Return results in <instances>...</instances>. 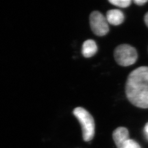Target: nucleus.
I'll list each match as a JSON object with an SVG mask.
<instances>
[{"label":"nucleus","instance_id":"f257e3e1","mask_svg":"<svg viewBox=\"0 0 148 148\" xmlns=\"http://www.w3.org/2000/svg\"><path fill=\"white\" fill-rule=\"evenodd\" d=\"M127 99L133 105L148 108V66H140L128 76L126 84Z\"/></svg>","mask_w":148,"mask_h":148},{"label":"nucleus","instance_id":"f03ea898","mask_svg":"<svg viewBox=\"0 0 148 148\" xmlns=\"http://www.w3.org/2000/svg\"><path fill=\"white\" fill-rule=\"evenodd\" d=\"M73 114L81 125L84 140H91L95 133V123L93 117L86 109L81 107L75 108Z\"/></svg>","mask_w":148,"mask_h":148},{"label":"nucleus","instance_id":"7ed1b4c3","mask_svg":"<svg viewBox=\"0 0 148 148\" xmlns=\"http://www.w3.org/2000/svg\"><path fill=\"white\" fill-rule=\"evenodd\" d=\"M114 58L117 63L123 66H128L135 63L138 58L137 52L132 46L123 44L116 48Z\"/></svg>","mask_w":148,"mask_h":148},{"label":"nucleus","instance_id":"20e7f679","mask_svg":"<svg viewBox=\"0 0 148 148\" xmlns=\"http://www.w3.org/2000/svg\"><path fill=\"white\" fill-rule=\"evenodd\" d=\"M90 27L96 35L103 36L108 33L109 30L108 22L101 12H93L90 15Z\"/></svg>","mask_w":148,"mask_h":148},{"label":"nucleus","instance_id":"39448f33","mask_svg":"<svg viewBox=\"0 0 148 148\" xmlns=\"http://www.w3.org/2000/svg\"><path fill=\"white\" fill-rule=\"evenodd\" d=\"M113 139L118 148H122L129 139V133L125 127H120L113 132Z\"/></svg>","mask_w":148,"mask_h":148},{"label":"nucleus","instance_id":"423d86ee","mask_svg":"<svg viewBox=\"0 0 148 148\" xmlns=\"http://www.w3.org/2000/svg\"><path fill=\"white\" fill-rule=\"evenodd\" d=\"M106 18L108 23L116 26L120 25L123 22L125 16L120 10H111L107 12Z\"/></svg>","mask_w":148,"mask_h":148},{"label":"nucleus","instance_id":"0eeeda50","mask_svg":"<svg viewBox=\"0 0 148 148\" xmlns=\"http://www.w3.org/2000/svg\"><path fill=\"white\" fill-rule=\"evenodd\" d=\"M97 44L93 40H88L85 41L82 46V52L86 58H90L93 56L97 52Z\"/></svg>","mask_w":148,"mask_h":148},{"label":"nucleus","instance_id":"6e6552de","mask_svg":"<svg viewBox=\"0 0 148 148\" xmlns=\"http://www.w3.org/2000/svg\"><path fill=\"white\" fill-rule=\"evenodd\" d=\"M109 2L112 5L120 8H126L130 5L131 3V1L130 0H110Z\"/></svg>","mask_w":148,"mask_h":148},{"label":"nucleus","instance_id":"1a4fd4ad","mask_svg":"<svg viewBox=\"0 0 148 148\" xmlns=\"http://www.w3.org/2000/svg\"><path fill=\"white\" fill-rule=\"evenodd\" d=\"M122 148H141L139 144L135 140L129 139L126 143L124 144Z\"/></svg>","mask_w":148,"mask_h":148},{"label":"nucleus","instance_id":"9d476101","mask_svg":"<svg viewBox=\"0 0 148 148\" xmlns=\"http://www.w3.org/2000/svg\"><path fill=\"white\" fill-rule=\"evenodd\" d=\"M148 0H134V2L138 5H142L148 2Z\"/></svg>","mask_w":148,"mask_h":148},{"label":"nucleus","instance_id":"9b49d317","mask_svg":"<svg viewBox=\"0 0 148 148\" xmlns=\"http://www.w3.org/2000/svg\"><path fill=\"white\" fill-rule=\"evenodd\" d=\"M144 132H145V134L146 136V137L148 139V122L146 124L145 128H144Z\"/></svg>","mask_w":148,"mask_h":148},{"label":"nucleus","instance_id":"f8f14e48","mask_svg":"<svg viewBox=\"0 0 148 148\" xmlns=\"http://www.w3.org/2000/svg\"><path fill=\"white\" fill-rule=\"evenodd\" d=\"M144 21H145L146 25L148 27V12L145 15V16H144Z\"/></svg>","mask_w":148,"mask_h":148}]
</instances>
